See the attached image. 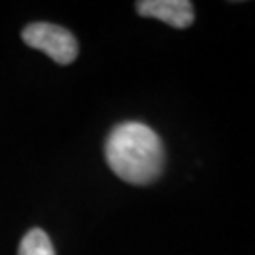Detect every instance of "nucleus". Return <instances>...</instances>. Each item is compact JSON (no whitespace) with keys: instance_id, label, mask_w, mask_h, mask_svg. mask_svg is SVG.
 <instances>
[{"instance_id":"nucleus-2","label":"nucleus","mask_w":255,"mask_h":255,"mask_svg":"<svg viewBox=\"0 0 255 255\" xmlns=\"http://www.w3.org/2000/svg\"><path fill=\"white\" fill-rule=\"evenodd\" d=\"M23 42L32 49L44 51L59 64H70L78 57V40L68 28L53 23H30L21 32Z\"/></svg>"},{"instance_id":"nucleus-3","label":"nucleus","mask_w":255,"mask_h":255,"mask_svg":"<svg viewBox=\"0 0 255 255\" xmlns=\"http://www.w3.org/2000/svg\"><path fill=\"white\" fill-rule=\"evenodd\" d=\"M136 11L142 17L163 21L174 28H187L195 21V9L189 0H142L136 2Z\"/></svg>"},{"instance_id":"nucleus-1","label":"nucleus","mask_w":255,"mask_h":255,"mask_svg":"<svg viewBox=\"0 0 255 255\" xmlns=\"http://www.w3.org/2000/svg\"><path fill=\"white\" fill-rule=\"evenodd\" d=\"M104 155L112 172L130 185H149L159 180L166 161L159 134L138 121H125L112 128Z\"/></svg>"},{"instance_id":"nucleus-4","label":"nucleus","mask_w":255,"mask_h":255,"mask_svg":"<svg viewBox=\"0 0 255 255\" xmlns=\"http://www.w3.org/2000/svg\"><path fill=\"white\" fill-rule=\"evenodd\" d=\"M17 255H55V250L46 231L34 227L23 237Z\"/></svg>"}]
</instances>
